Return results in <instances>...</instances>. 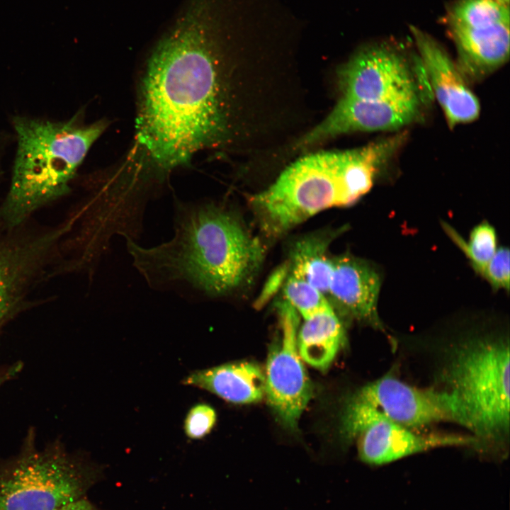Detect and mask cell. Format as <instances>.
I'll list each match as a JSON object with an SVG mask.
<instances>
[{"label":"cell","instance_id":"9c48e42d","mask_svg":"<svg viewBox=\"0 0 510 510\" xmlns=\"http://www.w3.org/2000/svg\"><path fill=\"white\" fill-rule=\"evenodd\" d=\"M277 307L281 332L268 355L265 395L279 421L294 430L312 397V387L297 346L298 313L284 300Z\"/></svg>","mask_w":510,"mask_h":510},{"label":"cell","instance_id":"9a60e30c","mask_svg":"<svg viewBox=\"0 0 510 510\" xmlns=\"http://www.w3.org/2000/svg\"><path fill=\"white\" fill-rule=\"evenodd\" d=\"M234 404L257 402L265 396V374L256 363L238 361L198 369L181 381Z\"/></svg>","mask_w":510,"mask_h":510},{"label":"cell","instance_id":"30bf717a","mask_svg":"<svg viewBox=\"0 0 510 510\" xmlns=\"http://www.w3.org/2000/svg\"><path fill=\"white\" fill-rule=\"evenodd\" d=\"M426 97L361 100L341 97L329 115L298 140L305 149L340 135L353 132L400 130L421 118Z\"/></svg>","mask_w":510,"mask_h":510},{"label":"cell","instance_id":"e0dca14e","mask_svg":"<svg viewBox=\"0 0 510 510\" xmlns=\"http://www.w3.org/2000/svg\"><path fill=\"white\" fill-rule=\"evenodd\" d=\"M344 339L340 317L329 305L304 319L298 330L297 346L302 360L324 370L334 361Z\"/></svg>","mask_w":510,"mask_h":510},{"label":"cell","instance_id":"2e32d148","mask_svg":"<svg viewBox=\"0 0 510 510\" xmlns=\"http://www.w3.org/2000/svg\"><path fill=\"white\" fill-rule=\"evenodd\" d=\"M49 246L45 236L21 243L0 239V331L17 311L21 289Z\"/></svg>","mask_w":510,"mask_h":510},{"label":"cell","instance_id":"3957f363","mask_svg":"<svg viewBox=\"0 0 510 510\" xmlns=\"http://www.w3.org/2000/svg\"><path fill=\"white\" fill-rule=\"evenodd\" d=\"M398 132L365 146L305 155L249 204L262 233L278 239L318 212L356 203L405 141Z\"/></svg>","mask_w":510,"mask_h":510},{"label":"cell","instance_id":"8fae6325","mask_svg":"<svg viewBox=\"0 0 510 510\" xmlns=\"http://www.w3.org/2000/svg\"><path fill=\"white\" fill-rule=\"evenodd\" d=\"M332 273L326 299L342 318L385 332L378 303L382 276L368 261L351 254L332 256Z\"/></svg>","mask_w":510,"mask_h":510},{"label":"cell","instance_id":"5b68a950","mask_svg":"<svg viewBox=\"0 0 510 510\" xmlns=\"http://www.w3.org/2000/svg\"><path fill=\"white\" fill-rule=\"evenodd\" d=\"M441 373L467 414L480 443L503 444L509 431V346L504 336L469 337L456 344Z\"/></svg>","mask_w":510,"mask_h":510},{"label":"cell","instance_id":"ffe728a7","mask_svg":"<svg viewBox=\"0 0 510 510\" xmlns=\"http://www.w3.org/2000/svg\"><path fill=\"white\" fill-rule=\"evenodd\" d=\"M508 22L509 5L495 0H460L449 16L450 26L475 28Z\"/></svg>","mask_w":510,"mask_h":510},{"label":"cell","instance_id":"7c38bea8","mask_svg":"<svg viewBox=\"0 0 510 510\" xmlns=\"http://www.w3.org/2000/svg\"><path fill=\"white\" fill-rule=\"evenodd\" d=\"M412 35L431 89L450 128L477 119L479 101L446 50L430 35L415 28Z\"/></svg>","mask_w":510,"mask_h":510},{"label":"cell","instance_id":"44dd1931","mask_svg":"<svg viewBox=\"0 0 510 510\" xmlns=\"http://www.w3.org/2000/svg\"><path fill=\"white\" fill-rule=\"evenodd\" d=\"M282 289L284 300L292 306L303 319L330 305L317 290L302 278L290 273H288Z\"/></svg>","mask_w":510,"mask_h":510},{"label":"cell","instance_id":"4316f807","mask_svg":"<svg viewBox=\"0 0 510 510\" xmlns=\"http://www.w3.org/2000/svg\"><path fill=\"white\" fill-rule=\"evenodd\" d=\"M495 1L502 3L504 4H506V5H509V0H495Z\"/></svg>","mask_w":510,"mask_h":510},{"label":"cell","instance_id":"7a4b0ae2","mask_svg":"<svg viewBox=\"0 0 510 510\" xmlns=\"http://www.w3.org/2000/svg\"><path fill=\"white\" fill-rule=\"evenodd\" d=\"M125 239L133 265L149 285L186 283L212 297L250 283L266 255L236 215L213 203L180 205L169 242L145 248Z\"/></svg>","mask_w":510,"mask_h":510},{"label":"cell","instance_id":"7402d4cb","mask_svg":"<svg viewBox=\"0 0 510 510\" xmlns=\"http://www.w3.org/2000/svg\"><path fill=\"white\" fill-rule=\"evenodd\" d=\"M217 421L215 409L207 403H197L188 411L183 421V431L191 440H200L213 429Z\"/></svg>","mask_w":510,"mask_h":510},{"label":"cell","instance_id":"ba28073f","mask_svg":"<svg viewBox=\"0 0 510 510\" xmlns=\"http://www.w3.org/2000/svg\"><path fill=\"white\" fill-rule=\"evenodd\" d=\"M417 57L412 62L387 45L362 49L339 70L341 97L361 100L426 97L431 89Z\"/></svg>","mask_w":510,"mask_h":510},{"label":"cell","instance_id":"8992f818","mask_svg":"<svg viewBox=\"0 0 510 510\" xmlns=\"http://www.w3.org/2000/svg\"><path fill=\"white\" fill-rule=\"evenodd\" d=\"M30 428L18 453L0 461V510H57L84 497L97 470L55 440L38 448Z\"/></svg>","mask_w":510,"mask_h":510},{"label":"cell","instance_id":"cb8c5ba5","mask_svg":"<svg viewBox=\"0 0 510 510\" xmlns=\"http://www.w3.org/2000/svg\"><path fill=\"white\" fill-rule=\"evenodd\" d=\"M288 273V266L285 261L281 266H278L268 278L261 293L255 302V307L261 308L280 289H282Z\"/></svg>","mask_w":510,"mask_h":510},{"label":"cell","instance_id":"484cf974","mask_svg":"<svg viewBox=\"0 0 510 510\" xmlns=\"http://www.w3.org/2000/svg\"><path fill=\"white\" fill-rule=\"evenodd\" d=\"M57 510H98L90 502L85 498H81L72 502Z\"/></svg>","mask_w":510,"mask_h":510},{"label":"cell","instance_id":"277c9868","mask_svg":"<svg viewBox=\"0 0 510 510\" xmlns=\"http://www.w3.org/2000/svg\"><path fill=\"white\" fill-rule=\"evenodd\" d=\"M11 125L16 152L0 212L11 228L69 192L79 166L108 123L104 120L84 123L78 112L63 120L17 114Z\"/></svg>","mask_w":510,"mask_h":510},{"label":"cell","instance_id":"5bb4252c","mask_svg":"<svg viewBox=\"0 0 510 510\" xmlns=\"http://www.w3.org/2000/svg\"><path fill=\"white\" fill-rule=\"evenodd\" d=\"M457 52L456 63L468 84L484 79L509 57V22L488 26H450Z\"/></svg>","mask_w":510,"mask_h":510},{"label":"cell","instance_id":"4fadbf2b","mask_svg":"<svg viewBox=\"0 0 510 510\" xmlns=\"http://www.w3.org/2000/svg\"><path fill=\"white\" fill-rule=\"evenodd\" d=\"M356 438L359 459L372 465L387 464L437 447H480L473 436L421 434L382 418L368 424Z\"/></svg>","mask_w":510,"mask_h":510},{"label":"cell","instance_id":"d6986e66","mask_svg":"<svg viewBox=\"0 0 510 510\" xmlns=\"http://www.w3.org/2000/svg\"><path fill=\"white\" fill-rule=\"evenodd\" d=\"M442 227L468 258L477 273L492 259L498 248L496 230L487 221L476 225L470 232L467 242L449 224L443 222Z\"/></svg>","mask_w":510,"mask_h":510},{"label":"cell","instance_id":"52a82bcc","mask_svg":"<svg viewBox=\"0 0 510 510\" xmlns=\"http://www.w3.org/2000/svg\"><path fill=\"white\" fill-rule=\"evenodd\" d=\"M385 419L416 429L439 421H451L470 429L467 414L455 393L418 388L385 375L356 391L342 418L344 437L351 441L371 421Z\"/></svg>","mask_w":510,"mask_h":510},{"label":"cell","instance_id":"d4e9b609","mask_svg":"<svg viewBox=\"0 0 510 510\" xmlns=\"http://www.w3.org/2000/svg\"><path fill=\"white\" fill-rule=\"evenodd\" d=\"M21 369V363H15L13 365L0 368V388L3 385L16 378Z\"/></svg>","mask_w":510,"mask_h":510},{"label":"cell","instance_id":"603a6c76","mask_svg":"<svg viewBox=\"0 0 510 510\" xmlns=\"http://www.w3.org/2000/svg\"><path fill=\"white\" fill-rule=\"evenodd\" d=\"M478 274L484 278L492 290H509L510 254L507 247H498L492 259Z\"/></svg>","mask_w":510,"mask_h":510},{"label":"cell","instance_id":"83f0119b","mask_svg":"<svg viewBox=\"0 0 510 510\" xmlns=\"http://www.w3.org/2000/svg\"><path fill=\"white\" fill-rule=\"evenodd\" d=\"M2 156H3V154H2Z\"/></svg>","mask_w":510,"mask_h":510},{"label":"cell","instance_id":"6da1fadb","mask_svg":"<svg viewBox=\"0 0 510 510\" xmlns=\"http://www.w3.org/2000/svg\"><path fill=\"white\" fill-rule=\"evenodd\" d=\"M266 36L242 0H183L147 55L125 170L162 179L199 151L248 137L246 64Z\"/></svg>","mask_w":510,"mask_h":510},{"label":"cell","instance_id":"ac0fdd59","mask_svg":"<svg viewBox=\"0 0 510 510\" xmlns=\"http://www.w3.org/2000/svg\"><path fill=\"white\" fill-rule=\"evenodd\" d=\"M339 232H318L296 239L286 261L288 273L299 276L326 298L332 263L329 246Z\"/></svg>","mask_w":510,"mask_h":510}]
</instances>
